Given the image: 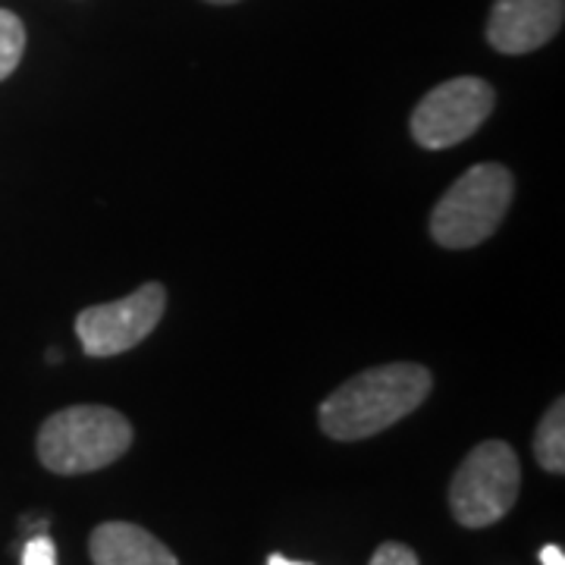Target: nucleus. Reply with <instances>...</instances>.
Returning <instances> with one entry per match:
<instances>
[{
  "label": "nucleus",
  "mask_w": 565,
  "mask_h": 565,
  "mask_svg": "<svg viewBox=\"0 0 565 565\" xmlns=\"http://www.w3.org/2000/svg\"><path fill=\"white\" fill-rule=\"evenodd\" d=\"M22 565H57V546L47 534L32 537L22 550Z\"/></svg>",
  "instance_id": "9b49d317"
},
{
  "label": "nucleus",
  "mask_w": 565,
  "mask_h": 565,
  "mask_svg": "<svg viewBox=\"0 0 565 565\" xmlns=\"http://www.w3.org/2000/svg\"><path fill=\"white\" fill-rule=\"evenodd\" d=\"M167 311V289L145 282L132 296L85 308L76 318V333L88 359H110L151 337Z\"/></svg>",
  "instance_id": "423d86ee"
},
{
  "label": "nucleus",
  "mask_w": 565,
  "mask_h": 565,
  "mask_svg": "<svg viewBox=\"0 0 565 565\" xmlns=\"http://www.w3.org/2000/svg\"><path fill=\"white\" fill-rule=\"evenodd\" d=\"M497 92L478 76L440 82L424 95L412 114V136L427 151L452 148L471 139L493 114Z\"/></svg>",
  "instance_id": "39448f33"
},
{
  "label": "nucleus",
  "mask_w": 565,
  "mask_h": 565,
  "mask_svg": "<svg viewBox=\"0 0 565 565\" xmlns=\"http://www.w3.org/2000/svg\"><path fill=\"white\" fill-rule=\"evenodd\" d=\"M434 377L424 364L390 362L367 367L321 403V430L352 444L381 434L412 415L430 396Z\"/></svg>",
  "instance_id": "f257e3e1"
},
{
  "label": "nucleus",
  "mask_w": 565,
  "mask_h": 565,
  "mask_svg": "<svg viewBox=\"0 0 565 565\" xmlns=\"http://www.w3.org/2000/svg\"><path fill=\"white\" fill-rule=\"evenodd\" d=\"M371 565H422L418 563V556H415V550L405 544H384L377 546V553L371 556Z\"/></svg>",
  "instance_id": "f8f14e48"
},
{
  "label": "nucleus",
  "mask_w": 565,
  "mask_h": 565,
  "mask_svg": "<svg viewBox=\"0 0 565 565\" xmlns=\"http://www.w3.org/2000/svg\"><path fill=\"white\" fill-rule=\"evenodd\" d=\"M132 446V424L107 405H70L41 424L39 459L54 475L107 468Z\"/></svg>",
  "instance_id": "f03ea898"
},
{
  "label": "nucleus",
  "mask_w": 565,
  "mask_h": 565,
  "mask_svg": "<svg viewBox=\"0 0 565 565\" xmlns=\"http://www.w3.org/2000/svg\"><path fill=\"white\" fill-rule=\"evenodd\" d=\"M522 490V465L503 440L475 446L449 484V509L462 527H490L515 505Z\"/></svg>",
  "instance_id": "20e7f679"
},
{
  "label": "nucleus",
  "mask_w": 565,
  "mask_h": 565,
  "mask_svg": "<svg viewBox=\"0 0 565 565\" xmlns=\"http://www.w3.org/2000/svg\"><path fill=\"white\" fill-rule=\"evenodd\" d=\"M565 20V0H493L487 41L500 54H527L544 47Z\"/></svg>",
  "instance_id": "0eeeda50"
},
{
  "label": "nucleus",
  "mask_w": 565,
  "mask_h": 565,
  "mask_svg": "<svg viewBox=\"0 0 565 565\" xmlns=\"http://www.w3.org/2000/svg\"><path fill=\"white\" fill-rule=\"evenodd\" d=\"M207 3H217V7H230V3H239V0H207Z\"/></svg>",
  "instance_id": "2eb2a0df"
},
{
  "label": "nucleus",
  "mask_w": 565,
  "mask_h": 565,
  "mask_svg": "<svg viewBox=\"0 0 565 565\" xmlns=\"http://www.w3.org/2000/svg\"><path fill=\"white\" fill-rule=\"evenodd\" d=\"M541 565H565V553L556 544H550L541 550Z\"/></svg>",
  "instance_id": "ddd939ff"
},
{
  "label": "nucleus",
  "mask_w": 565,
  "mask_h": 565,
  "mask_svg": "<svg viewBox=\"0 0 565 565\" xmlns=\"http://www.w3.org/2000/svg\"><path fill=\"white\" fill-rule=\"evenodd\" d=\"M534 456L544 471L550 475H563L565 471V403L556 399L553 408H546V415L537 424L534 434Z\"/></svg>",
  "instance_id": "1a4fd4ad"
},
{
  "label": "nucleus",
  "mask_w": 565,
  "mask_h": 565,
  "mask_svg": "<svg viewBox=\"0 0 565 565\" xmlns=\"http://www.w3.org/2000/svg\"><path fill=\"white\" fill-rule=\"evenodd\" d=\"M267 565H308V563H292V559H286V556H280V553H274V556L267 559Z\"/></svg>",
  "instance_id": "4468645a"
},
{
  "label": "nucleus",
  "mask_w": 565,
  "mask_h": 565,
  "mask_svg": "<svg viewBox=\"0 0 565 565\" xmlns=\"http://www.w3.org/2000/svg\"><path fill=\"white\" fill-rule=\"evenodd\" d=\"M88 550L95 565H180L151 531L129 522H104L95 527Z\"/></svg>",
  "instance_id": "6e6552de"
},
{
  "label": "nucleus",
  "mask_w": 565,
  "mask_h": 565,
  "mask_svg": "<svg viewBox=\"0 0 565 565\" xmlns=\"http://www.w3.org/2000/svg\"><path fill=\"white\" fill-rule=\"evenodd\" d=\"M25 51V25L17 13L0 10V82L13 76Z\"/></svg>",
  "instance_id": "9d476101"
},
{
  "label": "nucleus",
  "mask_w": 565,
  "mask_h": 565,
  "mask_svg": "<svg viewBox=\"0 0 565 565\" xmlns=\"http://www.w3.org/2000/svg\"><path fill=\"white\" fill-rule=\"evenodd\" d=\"M515 180L503 163H478L446 189L430 214V236L444 248H475L497 233Z\"/></svg>",
  "instance_id": "7ed1b4c3"
}]
</instances>
